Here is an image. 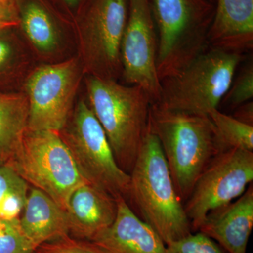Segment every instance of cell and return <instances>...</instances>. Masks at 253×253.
Returning a JSON list of instances; mask_svg holds the SVG:
<instances>
[{
	"label": "cell",
	"instance_id": "ac0fdd59",
	"mask_svg": "<svg viewBox=\"0 0 253 253\" xmlns=\"http://www.w3.org/2000/svg\"><path fill=\"white\" fill-rule=\"evenodd\" d=\"M28 184L6 163L0 162V219L18 218L27 201Z\"/></svg>",
	"mask_w": 253,
	"mask_h": 253
},
{
	"label": "cell",
	"instance_id": "484cf974",
	"mask_svg": "<svg viewBox=\"0 0 253 253\" xmlns=\"http://www.w3.org/2000/svg\"><path fill=\"white\" fill-rule=\"evenodd\" d=\"M236 111L233 117L241 122L253 126V102L245 103L236 108Z\"/></svg>",
	"mask_w": 253,
	"mask_h": 253
},
{
	"label": "cell",
	"instance_id": "9a60e30c",
	"mask_svg": "<svg viewBox=\"0 0 253 253\" xmlns=\"http://www.w3.org/2000/svg\"><path fill=\"white\" fill-rule=\"evenodd\" d=\"M208 46L246 54L253 49V0H216Z\"/></svg>",
	"mask_w": 253,
	"mask_h": 253
},
{
	"label": "cell",
	"instance_id": "ffe728a7",
	"mask_svg": "<svg viewBox=\"0 0 253 253\" xmlns=\"http://www.w3.org/2000/svg\"><path fill=\"white\" fill-rule=\"evenodd\" d=\"M219 139L226 149H239L253 152V126L246 124L218 109L210 113Z\"/></svg>",
	"mask_w": 253,
	"mask_h": 253
},
{
	"label": "cell",
	"instance_id": "8992f818",
	"mask_svg": "<svg viewBox=\"0 0 253 253\" xmlns=\"http://www.w3.org/2000/svg\"><path fill=\"white\" fill-rule=\"evenodd\" d=\"M6 163L65 211L73 191L89 182L56 131L27 129L21 146Z\"/></svg>",
	"mask_w": 253,
	"mask_h": 253
},
{
	"label": "cell",
	"instance_id": "4316f807",
	"mask_svg": "<svg viewBox=\"0 0 253 253\" xmlns=\"http://www.w3.org/2000/svg\"><path fill=\"white\" fill-rule=\"evenodd\" d=\"M11 54V49L9 44L2 41H0V66L6 62V60L9 59Z\"/></svg>",
	"mask_w": 253,
	"mask_h": 253
},
{
	"label": "cell",
	"instance_id": "52a82bcc",
	"mask_svg": "<svg viewBox=\"0 0 253 253\" xmlns=\"http://www.w3.org/2000/svg\"><path fill=\"white\" fill-rule=\"evenodd\" d=\"M61 136L86 180L114 199H126L129 174L120 167L104 129L85 102L78 103L69 129Z\"/></svg>",
	"mask_w": 253,
	"mask_h": 253
},
{
	"label": "cell",
	"instance_id": "5b68a950",
	"mask_svg": "<svg viewBox=\"0 0 253 253\" xmlns=\"http://www.w3.org/2000/svg\"><path fill=\"white\" fill-rule=\"evenodd\" d=\"M245 55L208 46L180 73L161 80L158 103L173 111L209 116L218 109Z\"/></svg>",
	"mask_w": 253,
	"mask_h": 253
},
{
	"label": "cell",
	"instance_id": "30bf717a",
	"mask_svg": "<svg viewBox=\"0 0 253 253\" xmlns=\"http://www.w3.org/2000/svg\"><path fill=\"white\" fill-rule=\"evenodd\" d=\"M129 9L121 45L123 77L129 85L141 86L153 103L161 96L156 68L158 39L150 0H128Z\"/></svg>",
	"mask_w": 253,
	"mask_h": 253
},
{
	"label": "cell",
	"instance_id": "5bb4252c",
	"mask_svg": "<svg viewBox=\"0 0 253 253\" xmlns=\"http://www.w3.org/2000/svg\"><path fill=\"white\" fill-rule=\"evenodd\" d=\"M117 201L104 190L87 182L78 186L68 199L66 212L70 233L91 241L113 224Z\"/></svg>",
	"mask_w": 253,
	"mask_h": 253
},
{
	"label": "cell",
	"instance_id": "2e32d148",
	"mask_svg": "<svg viewBox=\"0 0 253 253\" xmlns=\"http://www.w3.org/2000/svg\"><path fill=\"white\" fill-rule=\"evenodd\" d=\"M18 219L23 232L36 249L70 234L66 211L37 188L30 190L22 215Z\"/></svg>",
	"mask_w": 253,
	"mask_h": 253
},
{
	"label": "cell",
	"instance_id": "d4e9b609",
	"mask_svg": "<svg viewBox=\"0 0 253 253\" xmlns=\"http://www.w3.org/2000/svg\"><path fill=\"white\" fill-rule=\"evenodd\" d=\"M19 23L14 0H0V31L17 26Z\"/></svg>",
	"mask_w": 253,
	"mask_h": 253
},
{
	"label": "cell",
	"instance_id": "7a4b0ae2",
	"mask_svg": "<svg viewBox=\"0 0 253 253\" xmlns=\"http://www.w3.org/2000/svg\"><path fill=\"white\" fill-rule=\"evenodd\" d=\"M129 174L128 196L141 219L166 245L191 234V222L176 192L162 148L149 129Z\"/></svg>",
	"mask_w": 253,
	"mask_h": 253
},
{
	"label": "cell",
	"instance_id": "cb8c5ba5",
	"mask_svg": "<svg viewBox=\"0 0 253 253\" xmlns=\"http://www.w3.org/2000/svg\"><path fill=\"white\" fill-rule=\"evenodd\" d=\"M34 253H104L91 241H80L69 235L41 245Z\"/></svg>",
	"mask_w": 253,
	"mask_h": 253
},
{
	"label": "cell",
	"instance_id": "6da1fadb",
	"mask_svg": "<svg viewBox=\"0 0 253 253\" xmlns=\"http://www.w3.org/2000/svg\"><path fill=\"white\" fill-rule=\"evenodd\" d=\"M149 129L159 141L184 204L209 163L227 149L209 116L173 111L158 102L151 105Z\"/></svg>",
	"mask_w": 253,
	"mask_h": 253
},
{
	"label": "cell",
	"instance_id": "8fae6325",
	"mask_svg": "<svg viewBox=\"0 0 253 253\" xmlns=\"http://www.w3.org/2000/svg\"><path fill=\"white\" fill-rule=\"evenodd\" d=\"M128 0H95L84 28L85 59L92 76L113 80L123 74L121 45Z\"/></svg>",
	"mask_w": 253,
	"mask_h": 253
},
{
	"label": "cell",
	"instance_id": "e0dca14e",
	"mask_svg": "<svg viewBox=\"0 0 253 253\" xmlns=\"http://www.w3.org/2000/svg\"><path fill=\"white\" fill-rule=\"evenodd\" d=\"M28 116V96L0 93V162L7 163L21 146Z\"/></svg>",
	"mask_w": 253,
	"mask_h": 253
},
{
	"label": "cell",
	"instance_id": "4fadbf2b",
	"mask_svg": "<svg viewBox=\"0 0 253 253\" xmlns=\"http://www.w3.org/2000/svg\"><path fill=\"white\" fill-rule=\"evenodd\" d=\"M253 227V183L235 201L214 210L205 218L199 230L229 253H246Z\"/></svg>",
	"mask_w": 253,
	"mask_h": 253
},
{
	"label": "cell",
	"instance_id": "ba28073f",
	"mask_svg": "<svg viewBox=\"0 0 253 253\" xmlns=\"http://www.w3.org/2000/svg\"><path fill=\"white\" fill-rule=\"evenodd\" d=\"M253 181V152L227 149L205 169L184 203L191 229L199 230L210 212L235 201Z\"/></svg>",
	"mask_w": 253,
	"mask_h": 253
},
{
	"label": "cell",
	"instance_id": "d6986e66",
	"mask_svg": "<svg viewBox=\"0 0 253 253\" xmlns=\"http://www.w3.org/2000/svg\"><path fill=\"white\" fill-rule=\"evenodd\" d=\"M26 36L37 49L51 51L57 43V35L49 15L36 3L26 5L20 18Z\"/></svg>",
	"mask_w": 253,
	"mask_h": 253
},
{
	"label": "cell",
	"instance_id": "f1b7e54d",
	"mask_svg": "<svg viewBox=\"0 0 253 253\" xmlns=\"http://www.w3.org/2000/svg\"><path fill=\"white\" fill-rule=\"evenodd\" d=\"M210 2L212 3V4H215L216 0H207Z\"/></svg>",
	"mask_w": 253,
	"mask_h": 253
},
{
	"label": "cell",
	"instance_id": "44dd1931",
	"mask_svg": "<svg viewBox=\"0 0 253 253\" xmlns=\"http://www.w3.org/2000/svg\"><path fill=\"white\" fill-rule=\"evenodd\" d=\"M36 248L23 232L18 218L0 220V253H34Z\"/></svg>",
	"mask_w": 253,
	"mask_h": 253
},
{
	"label": "cell",
	"instance_id": "7c38bea8",
	"mask_svg": "<svg viewBox=\"0 0 253 253\" xmlns=\"http://www.w3.org/2000/svg\"><path fill=\"white\" fill-rule=\"evenodd\" d=\"M113 224L91 239L104 253H166V245L151 226L138 217L122 196L116 199Z\"/></svg>",
	"mask_w": 253,
	"mask_h": 253
},
{
	"label": "cell",
	"instance_id": "7402d4cb",
	"mask_svg": "<svg viewBox=\"0 0 253 253\" xmlns=\"http://www.w3.org/2000/svg\"><path fill=\"white\" fill-rule=\"evenodd\" d=\"M166 253H224L215 241L199 231L166 245Z\"/></svg>",
	"mask_w": 253,
	"mask_h": 253
},
{
	"label": "cell",
	"instance_id": "277c9868",
	"mask_svg": "<svg viewBox=\"0 0 253 253\" xmlns=\"http://www.w3.org/2000/svg\"><path fill=\"white\" fill-rule=\"evenodd\" d=\"M160 81L175 76L208 47L215 5L207 0H150Z\"/></svg>",
	"mask_w": 253,
	"mask_h": 253
},
{
	"label": "cell",
	"instance_id": "3957f363",
	"mask_svg": "<svg viewBox=\"0 0 253 253\" xmlns=\"http://www.w3.org/2000/svg\"><path fill=\"white\" fill-rule=\"evenodd\" d=\"M91 109L106 133L121 169L129 174L148 129L152 99L139 85L91 76L86 80Z\"/></svg>",
	"mask_w": 253,
	"mask_h": 253
},
{
	"label": "cell",
	"instance_id": "603a6c76",
	"mask_svg": "<svg viewBox=\"0 0 253 253\" xmlns=\"http://www.w3.org/2000/svg\"><path fill=\"white\" fill-rule=\"evenodd\" d=\"M253 98V63L251 60L241 70L235 81L233 80L224 99L231 107L236 109L240 105L252 101Z\"/></svg>",
	"mask_w": 253,
	"mask_h": 253
},
{
	"label": "cell",
	"instance_id": "83f0119b",
	"mask_svg": "<svg viewBox=\"0 0 253 253\" xmlns=\"http://www.w3.org/2000/svg\"><path fill=\"white\" fill-rule=\"evenodd\" d=\"M68 4H75L78 0H65Z\"/></svg>",
	"mask_w": 253,
	"mask_h": 253
},
{
	"label": "cell",
	"instance_id": "f546056e",
	"mask_svg": "<svg viewBox=\"0 0 253 253\" xmlns=\"http://www.w3.org/2000/svg\"><path fill=\"white\" fill-rule=\"evenodd\" d=\"M0 220H1V219H0Z\"/></svg>",
	"mask_w": 253,
	"mask_h": 253
},
{
	"label": "cell",
	"instance_id": "9c48e42d",
	"mask_svg": "<svg viewBox=\"0 0 253 253\" xmlns=\"http://www.w3.org/2000/svg\"><path fill=\"white\" fill-rule=\"evenodd\" d=\"M77 60L38 68L27 83L28 129L60 132L68 123L81 79Z\"/></svg>",
	"mask_w": 253,
	"mask_h": 253
}]
</instances>
